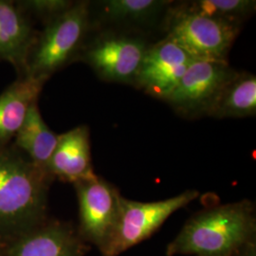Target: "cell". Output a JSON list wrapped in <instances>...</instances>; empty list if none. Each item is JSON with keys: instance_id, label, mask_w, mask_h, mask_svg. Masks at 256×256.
I'll use <instances>...</instances> for the list:
<instances>
[{"instance_id": "obj_1", "label": "cell", "mask_w": 256, "mask_h": 256, "mask_svg": "<svg viewBox=\"0 0 256 256\" xmlns=\"http://www.w3.org/2000/svg\"><path fill=\"white\" fill-rule=\"evenodd\" d=\"M256 248V216L250 200L232 202L191 216L166 256H238Z\"/></svg>"}, {"instance_id": "obj_2", "label": "cell", "mask_w": 256, "mask_h": 256, "mask_svg": "<svg viewBox=\"0 0 256 256\" xmlns=\"http://www.w3.org/2000/svg\"><path fill=\"white\" fill-rule=\"evenodd\" d=\"M52 176L14 146H0V240L16 238L46 220Z\"/></svg>"}, {"instance_id": "obj_3", "label": "cell", "mask_w": 256, "mask_h": 256, "mask_svg": "<svg viewBox=\"0 0 256 256\" xmlns=\"http://www.w3.org/2000/svg\"><path fill=\"white\" fill-rule=\"evenodd\" d=\"M92 4L74 2L60 16L45 23L30 46L20 76L48 80L80 54L90 28Z\"/></svg>"}, {"instance_id": "obj_4", "label": "cell", "mask_w": 256, "mask_h": 256, "mask_svg": "<svg viewBox=\"0 0 256 256\" xmlns=\"http://www.w3.org/2000/svg\"><path fill=\"white\" fill-rule=\"evenodd\" d=\"M240 24L172 8L165 38L196 61L228 62Z\"/></svg>"}, {"instance_id": "obj_5", "label": "cell", "mask_w": 256, "mask_h": 256, "mask_svg": "<svg viewBox=\"0 0 256 256\" xmlns=\"http://www.w3.org/2000/svg\"><path fill=\"white\" fill-rule=\"evenodd\" d=\"M200 196V192L187 190L158 202H142L122 198L119 220L102 256H119L130 248L146 240L174 212Z\"/></svg>"}, {"instance_id": "obj_6", "label": "cell", "mask_w": 256, "mask_h": 256, "mask_svg": "<svg viewBox=\"0 0 256 256\" xmlns=\"http://www.w3.org/2000/svg\"><path fill=\"white\" fill-rule=\"evenodd\" d=\"M74 185L79 205L77 232L86 244L94 245L101 252L116 228L122 196L114 185L98 176Z\"/></svg>"}, {"instance_id": "obj_7", "label": "cell", "mask_w": 256, "mask_h": 256, "mask_svg": "<svg viewBox=\"0 0 256 256\" xmlns=\"http://www.w3.org/2000/svg\"><path fill=\"white\" fill-rule=\"evenodd\" d=\"M149 46L142 37L104 34L84 44L78 57L104 81L134 84Z\"/></svg>"}, {"instance_id": "obj_8", "label": "cell", "mask_w": 256, "mask_h": 256, "mask_svg": "<svg viewBox=\"0 0 256 256\" xmlns=\"http://www.w3.org/2000/svg\"><path fill=\"white\" fill-rule=\"evenodd\" d=\"M236 74L229 62L196 60L164 101L183 117L208 116L220 92Z\"/></svg>"}, {"instance_id": "obj_9", "label": "cell", "mask_w": 256, "mask_h": 256, "mask_svg": "<svg viewBox=\"0 0 256 256\" xmlns=\"http://www.w3.org/2000/svg\"><path fill=\"white\" fill-rule=\"evenodd\" d=\"M196 60L167 38L150 45L134 86L165 100Z\"/></svg>"}, {"instance_id": "obj_10", "label": "cell", "mask_w": 256, "mask_h": 256, "mask_svg": "<svg viewBox=\"0 0 256 256\" xmlns=\"http://www.w3.org/2000/svg\"><path fill=\"white\" fill-rule=\"evenodd\" d=\"M88 245L68 224L45 221L10 239L2 256H84Z\"/></svg>"}, {"instance_id": "obj_11", "label": "cell", "mask_w": 256, "mask_h": 256, "mask_svg": "<svg viewBox=\"0 0 256 256\" xmlns=\"http://www.w3.org/2000/svg\"><path fill=\"white\" fill-rule=\"evenodd\" d=\"M48 173L52 178L72 183L97 176L92 166L90 129L86 126H79L58 135Z\"/></svg>"}, {"instance_id": "obj_12", "label": "cell", "mask_w": 256, "mask_h": 256, "mask_svg": "<svg viewBox=\"0 0 256 256\" xmlns=\"http://www.w3.org/2000/svg\"><path fill=\"white\" fill-rule=\"evenodd\" d=\"M36 34L30 18L16 2L0 0V60L21 74Z\"/></svg>"}, {"instance_id": "obj_13", "label": "cell", "mask_w": 256, "mask_h": 256, "mask_svg": "<svg viewBox=\"0 0 256 256\" xmlns=\"http://www.w3.org/2000/svg\"><path fill=\"white\" fill-rule=\"evenodd\" d=\"M46 80L19 76L0 94V146H8L24 122L28 110L38 101Z\"/></svg>"}, {"instance_id": "obj_14", "label": "cell", "mask_w": 256, "mask_h": 256, "mask_svg": "<svg viewBox=\"0 0 256 256\" xmlns=\"http://www.w3.org/2000/svg\"><path fill=\"white\" fill-rule=\"evenodd\" d=\"M14 140V146L48 173V164L57 144L58 135L50 130L42 118L38 101L30 104L24 122Z\"/></svg>"}, {"instance_id": "obj_15", "label": "cell", "mask_w": 256, "mask_h": 256, "mask_svg": "<svg viewBox=\"0 0 256 256\" xmlns=\"http://www.w3.org/2000/svg\"><path fill=\"white\" fill-rule=\"evenodd\" d=\"M256 114V77L238 72L220 92L208 116L216 119L254 117Z\"/></svg>"}, {"instance_id": "obj_16", "label": "cell", "mask_w": 256, "mask_h": 256, "mask_svg": "<svg viewBox=\"0 0 256 256\" xmlns=\"http://www.w3.org/2000/svg\"><path fill=\"white\" fill-rule=\"evenodd\" d=\"M171 3L164 0H104L98 6L102 19L106 22L144 25L158 18Z\"/></svg>"}, {"instance_id": "obj_17", "label": "cell", "mask_w": 256, "mask_h": 256, "mask_svg": "<svg viewBox=\"0 0 256 256\" xmlns=\"http://www.w3.org/2000/svg\"><path fill=\"white\" fill-rule=\"evenodd\" d=\"M174 9L212 18L238 23L254 12L256 1L252 0H196L184 2Z\"/></svg>"}, {"instance_id": "obj_18", "label": "cell", "mask_w": 256, "mask_h": 256, "mask_svg": "<svg viewBox=\"0 0 256 256\" xmlns=\"http://www.w3.org/2000/svg\"><path fill=\"white\" fill-rule=\"evenodd\" d=\"M16 4L25 14L43 19L45 23L70 9L74 1L68 0H24Z\"/></svg>"}, {"instance_id": "obj_19", "label": "cell", "mask_w": 256, "mask_h": 256, "mask_svg": "<svg viewBox=\"0 0 256 256\" xmlns=\"http://www.w3.org/2000/svg\"><path fill=\"white\" fill-rule=\"evenodd\" d=\"M238 256H256V248H252V250H248L247 252Z\"/></svg>"}, {"instance_id": "obj_20", "label": "cell", "mask_w": 256, "mask_h": 256, "mask_svg": "<svg viewBox=\"0 0 256 256\" xmlns=\"http://www.w3.org/2000/svg\"><path fill=\"white\" fill-rule=\"evenodd\" d=\"M0 256H2V252H1V248H0Z\"/></svg>"}]
</instances>
